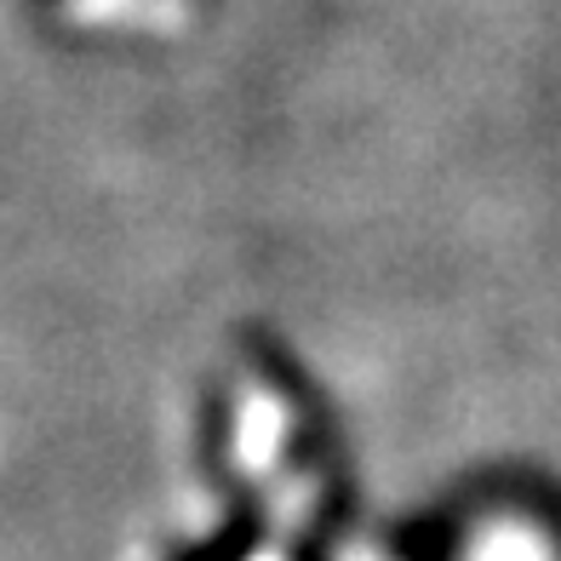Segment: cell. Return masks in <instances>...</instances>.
Instances as JSON below:
<instances>
[{"label": "cell", "instance_id": "1", "mask_svg": "<svg viewBox=\"0 0 561 561\" xmlns=\"http://www.w3.org/2000/svg\"><path fill=\"white\" fill-rule=\"evenodd\" d=\"M264 561H275V556H264Z\"/></svg>", "mask_w": 561, "mask_h": 561}]
</instances>
